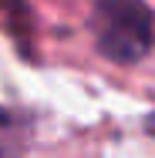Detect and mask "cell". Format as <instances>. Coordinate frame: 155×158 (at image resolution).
I'll return each mask as SVG.
<instances>
[{"mask_svg": "<svg viewBox=\"0 0 155 158\" xmlns=\"http://www.w3.org/2000/svg\"><path fill=\"white\" fill-rule=\"evenodd\" d=\"M98 47L115 61H135L152 37V14L142 0H98L91 17Z\"/></svg>", "mask_w": 155, "mask_h": 158, "instance_id": "cell-1", "label": "cell"}, {"mask_svg": "<svg viewBox=\"0 0 155 158\" xmlns=\"http://www.w3.org/2000/svg\"><path fill=\"white\" fill-rule=\"evenodd\" d=\"M149 128H152V131H155V114H152V121H149Z\"/></svg>", "mask_w": 155, "mask_h": 158, "instance_id": "cell-2", "label": "cell"}]
</instances>
